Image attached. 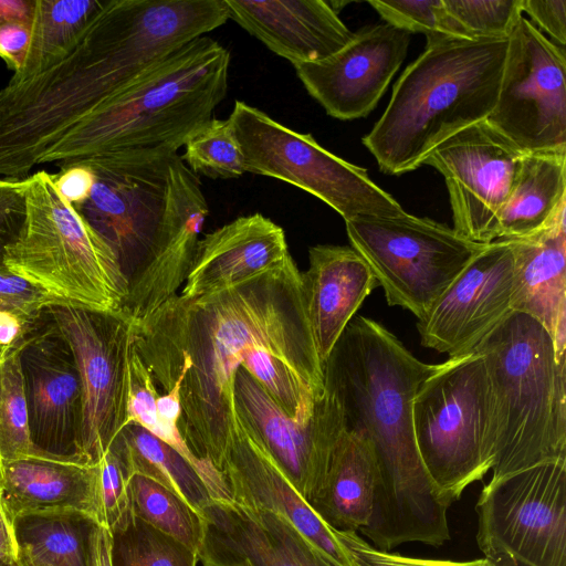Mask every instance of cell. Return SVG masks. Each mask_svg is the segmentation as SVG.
Here are the masks:
<instances>
[{
    "label": "cell",
    "mask_w": 566,
    "mask_h": 566,
    "mask_svg": "<svg viewBox=\"0 0 566 566\" xmlns=\"http://www.w3.org/2000/svg\"><path fill=\"white\" fill-rule=\"evenodd\" d=\"M345 224L350 247L368 264L388 305L408 310L418 321L486 245L406 211L359 216Z\"/></svg>",
    "instance_id": "cell-9"
},
{
    "label": "cell",
    "mask_w": 566,
    "mask_h": 566,
    "mask_svg": "<svg viewBox=\"0 0 566 566\" xmlns=\"http://www.w3.org/2000/svg\"><path fill=\"white\" fill-rule=\"evenodd\" d=\"M507 39H427L423 53L395 83L363 144L379 169L402 175L458 132L485 120L499 96Z\"/></svg>",
    "instance_id": "cell-3"
},
{
    "label": "cell",
    "mask_w": 566,
    "mask_h": 566,
    "mask_svg": "<svg viewBox=\"0 0 566 566\" xmlns=\"http://www.w3.org/2000/svg\"><path fill=\"white\" fill-rule=\"evenodd\" d=\"M337 532L353 566H499L484 557L468 562L426 559L380 551L355 532Z\"/></svg>",
    "instance_id": "cell-39"
},
{
    "label": "cell",
    "mask_w": 566,
    "mask_h": 566,
    "mask_svg": "<svg viewBox=\"0 0 566 566\" xmlns=\"http://www.w3.org/2000/svg\"><path fill=\"white\" fill-rule=\"evenodd\" d=\"M229 19L293 65L325 60L354 36L323 0H224Z\"/></svg>",
    "instance_id": "cell-21"
},
{
    "label": "cell",
    "mask_w": 566,
    "mask_h": 566,
    "mask_svg": "<svg viewBox=\"0 0 566 566\" xmlns=\"http://www.w3.org/2000/svg\"><path fill=\"white\" fill-rule=\"evenodd\" d=\"M0 481H1V460H0Z\"/></svg>",
    "instance_id": "cell-54"
},
{
    "label": "cell",
    "mask_w": 566,
    "mask_h": 566,
    "mask_svg": "<svg viewBox=\"0 0 566 566\" xmlns=\"http://www.w3.org/2000/svg\"><path fill=\"white\" fill-rule=\"evenodd\" d=\"M199 566H219V565L199 564Z\"/></svg>",
    "instance_id": "cell-53"
},
{
    "label": "cell",
    "mask_w": 566,
    "mask_h": 566,
    "mask_svg": "<svg viewBox=\"0 0 566 566\" xmlns=\"http://www.w3.org/2000/svg\"><path fill=\"white\" fill-rule=\"evenodd\" d=\"M9 348L10 347H2V346H0V365H1V363H2V360L4 358V355L7 354Z\"/></svg>",
    "instance_id": "cell-52"
},
{
    "label": "cell",
    "mask_w": 566,
    "mask_h": 566,
    "mask_svg": "<svg viewBox=\"0 0 566 566\" xmlns=\"http://www.w3.org/2000/svg\"><path fill=\"white\" fill-rule=\"evenodd\" d=\"M198 560L231 566H340L284 516L270 510L209 500L201 511Z\"/></svg>",
    "instance_id": "cell-19"
},
{
    "label": "cell",
    "mask_w": 566,
    "mask_h": 566,
    "mask_svg": "<svg viewBox=\"0 0 566 566\" xmlns=\"http://www.w3.org/2000/svg\"><path fill=\"white\" fill-rule=\"evenodd\" d=\"M112 537L109 531L99 526L93 543L92 566H112Z\"/></svg>",
    "instance_id": "cell-48"
},
{
    "label": "cell",
    "mask_w": 566,
    "mask_h": 566,
    "mask_svg": "<svg viewBox=\"0 0 566 566\" xmlns=\"http://www.w3.org/2000/svg\"><path fill=\"white\" fill-rule=\"evenodd\" d=\"M238 416L308 502L319 492L335 447L346 430L342 406L325 385L312 416L296 421L244 369L233 381Z\"/></svg>",
    "instance_id": "cell-15"
},
{
    "label": "cell",
    "mask_w": 566,
    "mask_h": 566,
    "mask_svg": "<svg viewBox=\"0 0 566 566\" xmlns=\"http://www.w3.org/2000/svg\"><path fill=\"white\" fill-rule=\"evenodd\" d=\"M0 566H22L18 558H2Z\"/></svg>",
    "instance_id": "cell-50"
},
{
    "label": "cell",
    "mask_w": 566,
    "mask_h": 566,
    "mask_svg": "<svg viewBox=\"0 0 566 566\" xmlns=\"http://www.w3.org/2000/svg\"><path fill=\"white\" fill-rule=\"evenodd\" d=\"M55 303L62 301L0 264V312L13 314L30 325L46 306Z\"/></svg>",
    "instance_id": "cell-40"
},
{
    "label": "cell",
    "mask_w": 566,
    "mask_h": 566,
    "mask_svg": "<svg viewBox=\"0 0 566 566\" xmlns=\"http://www.w3.org/2000/svg\"><path fill=\"white\" fill-rule=\"evenodd\" d=\"M565 211L566 149L524 154L499 218L496 240L532 235Z\"/></svg>",
    "instance_id": "cell-27"
},
{
    "label": "cell",
    "mask_w": 566,
    "mask_h": 566,
    "mask_svg": "<svg viewBox=\"0 0 566 566\" xmlns=\"http://www.w3.org/2000/svg\"><path fill=\"white\" fill-rule=\"evenodd\" d=\"M409 42L410 33L388 23L369 25L332 56L294 69L329 116L356 119L376 107L406 59Z\"/></svg>",
    "instance_id": "cell-18"
},
{
    "label": "cell",
    "mask_w": 566,
    "mask_h": 566,
    "mask_svg": "<svg viewBox=\"0 0 566 566\" xmlns=\"http://www.w3.org/2000/svg\"><path fill=\"white\" fill-rule=\"evenodd\" d=\"M17 545L12 520L7 513L0 496V559L18 558Z\"/></svg>",
    "instance_id": "cell-47"
},
{
    "label": "cell",
    "mask_w": 566,
    "mask_h": 566,
    "mask_svg": "<svg viewBox=\"0 0 566 566\" xmlns=\"http://www.w3.org/2000/svg\"><path fill=\"white\" fill-rule=\"evenodd\" d=\"M19 553L51 566H92L101 525L78 511L21 514L12 520Z\"/></svg>",
    "instance_id": "cell-28"
},
{
    "label": "cell",
    "mask_w": 566,
    "mask_h": 566,
    "mask_svg": "<svg viewBox=\"0 0 566 566\" xmlns=\"http://www.w3.org/2000/svg\"><path fill=\"white\" fill-rule=\"evenodd\" d=\"M302 272L306 314L324 367L337 340L378 283L350 245L317 244Z\"/></svg>",
    "instance_id": "cell-23"
},
{
    "label": "cell",
    "mask_w": 566,
    "mask_h": 566,
    "mask_svg": "<svg viewBox=\"0 0 566 566\" xmlns=\"http://www.w3.org/2000/svg\"><path fill=\"white\" fill-rule=\"evenodd\" d=\"M109 533L112 566H199L197 553L132 512Z\"/></svg>",
    "instance_id": "cell-33"
},
{
    "label": "cell",
    "mask_w": 566,
    "mask_h": 566,
    "mask_svg": "<svg viewBox=\"0 0 566 566\" xmlns=\"http://www.w3.org/2000/svg\"><path fill=\"white\" fill-rule=\"evenodd\" d=\"M375 485L376 464L369 442L363 434L345 430L310 505L333 530L357 533L369 523Z\"/></svg>",
    "instance_id": "cell-26"
},
{
    "label": "cell",
    "mask_w": 566,
    "mask_h": 566,
    "mask_svg": "<svg viewBox=\"0 0 566 566\" xmlns=\"http://www.w3.org/2000/svg\"><path fill=\"white\" fill-rule=\"evenodd\" d=\"M476 543L493 560L566 566V462H546L481 490Z\"/></svg>",
    "instance_id": "cell-11"
},
{
    "label": "cell",
    "mask_w": 566,
    "mask_h": 566,
    "mask_svg": "<svg viewBox=\"0 0 566 566\" xmlns=\"http://www.w3.org/2000/svg\"><path fill=\"white\" fill-rule=\"evenodd\" d=\"M512 240L488 243L418 321L421 345L449 357L473 352L512 312Z\"/></svg>",
    "instance_id": "cell-17"
},
{
    "label": "cell",
    "mask_w": 566,
    "mask_h": 566,
    "mask_svg": "<svg viewBox=\"0 0 566 566\" xmlns=\"http://www.w3.org/2000/svg\"><path fill=\"white\" fill-rule=\"evenodd\" d=\"M109 449L119 458L129 478L136 473L154 480L200 514L209 502L208 491L193 468L144 428L126 424Z\"/></svg>",
    "instance_id": "cell-29"
},
{
    "label": "cell",
    "mask_w": 566,
    "mask_h": 566,
    "mask_svg": "<svg viewBox=\"0 0 566 566\" xmlns=\"http://www.w3.org/2000/svg\"><path fill=\"white\" fill-rule=\"evenodd\" d=\"M229 66V51L212 38L188 42L85 117L40 165L62 168L117 151H178L224 98Z\"/></svg>",
    "instance_id": "cell-4"
},
{
    "label": "cell",
    "mask_w": 566,
    "mask_h": 566,
    "mask_svg": "<svg viewBox=\"0 0 566 566\" xmlns=\"http://www.w3.org/2000/svg\"><path fill=\"white\" fill-rule=\"evenodd\" d=\"M290 255L279 224L259 212L239 217L199 239L180 295L222 291L282 264Z\"/></svg>",
    "instance_id": "cell-22"
},
{
    "label": "cell",
    "mask_w": 566,
    "mask_h": 566,
    "mask_svg": "<svg viewBox=\"0 0 566 566\" xmlns=\"http://www.w3.org/2000/svg\"><path fill=\"white\" fill-rule=\"evenodd\" d=\"M157 386L132 345L128 367L127 421L135 423L178 452L197 472L210 500H231L222 473L198 458L184 439L179 422L159 419L156 413Z\"/></svg>",
    "instance_id": "cell-31"
},
{
    "label": "cell",
    "mask_w": 566,
    "mask_h": 566,
    "mask_svg": "<svg viewBox=\"0 0 566 566\" xmlns=\"http://www.w3.org/2000/svg\"><path fill=\"white\" fill-rule=\"evenodd\" d=\"M69 342L83 392L77 460L97 464L126 426L132 321L122 312H102L70 303L45 307Z\"/></svg>",
    "instance_id": "cell-12"
},
{
    "label": "cell",
    "mask_w": 566,
    "mask_h": 566,
    "mask_svg": "<svg viewBox=\"0 0 566 566\" xmlns=\"http://www.w3.org/2000/svg\"><path fill=\"white\" fill-rule=\"evenodd\" d=\"M25 181V217L3 262L51 296L102 312H118L128 281L112 247L59 193L52 174Z\"/></svg>",
    "instance_id": "cell-7"
},
{
    "label": "cell",
    "mask_w": 566,
    "mask_h": 566,
    "mask_svg": "<svg viewBox=\"0 0 566 566\" xmlns=\"http://www.w3.org/2000/svg\"><path fill=\"white\" fill-rule=\"evenodd\" d=\"M25 217V181L0 177V264L6 248L18 237Z\"/></svg>",
    "instance_id": "cell-41"
},
{
    "label": "cell",
    "mask_w": 566,
    "mask_h": 566,
    "mask_svg": "<svg viewBox=\"0 0 566 566\" xmlns=\"http://www.w3.org/2000/svg\"><path fill=\"white\" fill-rule=\"evenodd\" d=\"M248 172L283 180L317 197L345 221L359 216L391 217L405 210L377 186L365 168L295 132L259 108L235 101L229 116Z\"/></svg>",
    "instance_id": "cell-10"
},
{
    "label": "cell",
    "mask_w": 566,
    "mask_h": 566,
    "mask_svg": "<svg viewBox=\"0 0 566 566\" xmlns=\"http://www.w3.org/2000/svg\"><path fill=\"white\" fill-rule=\"evenodd\" d=\"M19 358L33 444L51 457L80 462L81 377L69 342L45 308L20 339Z\"/></svg>",
    "instance_id": "cell-16"
},
{
    "label": "cell",
    "mask_w": 566,
    "mask_h": 566,
    "mask_svg": "<svg viewBox=\"0 0 566 566\" xmlns=\"http://www.w3.org/2000/svg\"><path fill=\"white\" fill-rule=\"evenodd\" d=\"M181 156L195 175L212 179L239 178L245 172L243 154L230 118H211L187 139Z\"/></svg>",
    "instance_id": "cell-35"
},
{
    "label": "cell",
    "mask_w": 566,
    "mask_h": 566,
    "mask_svg": "<svg viewBox=\"0 0 566 566\" xmlns=\"http://www.w3.org/2000/svg\"><path fill=\"white\" fill-rule=\"evenodd\" d=\"M31 39V23L11 22L0 27V57L17 73L25 57Z\"/></svg>",
    "instance_id": "cell-44"
},
{
    "label": "cell",
    "mask_w": 566,
    "mask_h": 566,
    "mask_svg": "<svg viewBox=\"0 0 566 566\" xmlns=\"http://www.w3.org/2000/svg\"><path fill=\"white\" fill-rule=\"evenodd\" d=\"M74 165L95 176L88 198L74 209L115 251L128 282L161 240L203 224L209 213L200 180L178 151H117L65 167Z\"/></svg>",
    "instance_id": "cell-6"
},
{
    "label": "cell",
    "mask_w": 566,
    "mask_h": 566,
    "mask_svg": "<svg viewBox=\"0 0 566 566\" xmlns=\"http://www.w3.org/2000/svg\"><path fill=\"white\" fill-rule=\"evenodd\" d=\"M494 563L497 564L499 566H525V565L516 564V563H513V562L506 560V559L497 560Z\"/></svg>",
    "instance_id": "cell-51"
},
{
    "label": "cell",
    "mask_w": 566,
    "mask_h": 566,
    "mask_svg": "<svg viewBox=\"0 0 566 566\" xmlns=\"http://www.w3.org/2000/svg\"><path fill=\"white\" fill-rule=\"evenodd\" d=\"M449 14L472 39H507L522 12V0H443Z\"/></svg>",
    "instance_id": "cell-37"
},
{
    "label": "cell",
    "mask_w": 566,
    "mask_h": 566,
    "mask_svg": "<svg viewBox=\"0 0 566 566\" xmlns=\"http://www.w3.org/2000/svg\"><path fill=\"white\" fill-rule=\"evenodd\" d=\"M130 512L159 532L199 552L203 539V520L172 492L140 474L128 480Z\"/></svg>",
    "instance_id": "cell-32"
},
{
    "label": "cell",
    "mask_w": 566,
    "mask_h": 566,
    "mask_svg": "<svg viewBox=\"0 0 566 566\" xmlns=\"http://www.w3.org/2000/svg\"><path fill=\"white\" fill-rule=\"evenodd\" d=\"M522 12L531 17L537 29L545 31L560 48L566 43L565 0H522Z\"/></svg>",
    "instance_id": "cell-42"
},
{
    "label": "cell",
    "mask_w": 566,
    "mask_h": 566,
    "mask_svg": "<svg viewBox=\"0 0 566 566\" xmlns=\"http://www.w3.org/2000/svg\"><path fill=\"white\" fill-rule=\"evenodd\" d=\"M523 155L486 120L458 132L428 155L423 165L443 176L458 233L483 244L496 240Z\"/></svg>",
    "instance_id": "cell-14"
},
{
    "label": "cell",
    "mask_w": 566,
    "mask_h": 566,
    "mask_svg": "<svg viewBox=\"0 0 566 566\" xmlns=\"http://www.w3.org/2000/svg\"><path fill=\"white\" fill-rule=\"evenodd\" d=\"M30 325H27L13 314L0 312V346L11 347L15 345L23 337Z\"/></svg>",
    "instance_id": "cell-46"
},
{
    "label": "cell",
    "mask_w": 566,
    "mask_h": 566,
    "mask_svg": "<svg viewBox=\"0 0 566 566\" xmlns=\"http://www.w3.org/2000/svg\"><path fill=\"white\" fill-rule=\"evenodd\" d=\"M437 366L364 316L348 323L324 365L346 430L363 434L374 454L373 513L360 532L380 551L416 542L438 547L450 539V506L421 460L412 419L417 390Z\"/></svg>",
    "instance_id": "cell-2"
},
{
    "label": "cell",
    "mask_w": 566,
    "mask_h": 566,
    "mask_svg": "<svg viewBox=\"0 0 566 566\" xmlns=\"http://www.w3.org/2000/svg\"><path fill=\"white\" fill-rule=\"evenodd\" d=\"M0 496L11 520L21 514L78 511L102 526L98 463L46 457L1 461Z\"/></svg>",
    "instance_id": "cell-25"
},
{
    "label": "cell",
    "mask_w": 566,
    "mask_h": 566,
    "mask_svg": "<svg viewBox=\"0 0 566 566\" xmlns=\"http://www.w3.org/2000/svg\"><path fill=\"white\" fill-rule=\"evenodd\" d=\"M104 3L105 0H35L29 48L9 82L33 77L65 56Z\"/></svg>",
    "instance_id": "cell-30"
},
{
    "label": "cell",
    "mask_w": 566,
    "mask_h": 566,
    "mask_svg": "<svg viewBox=\"0 0 566 566\" xmlns=\"http://www.w3.org/2000/svg\"><path fill=\"white\" fill-rule=\"evenodd\" d=\"M565 212L538 232L512 240L511 310L548 332L558 359H565L566 340Z\"/></svg>",
    "instance_id": "cell-24"
},
{
    "label": "cell",
    "mask_w": 566,
    "mask_h": 566,
    "mask_svg": "<svg viewBox=\"0 0 566 566\" xmlns=\"http://www.w3.org/2000/svg\"><path fill=\"white\" fill-rule=\"evenodd\" d=\"M132 345L161 392H179L180 432L219 471L238 418L233 381L244 369L296 421L325 392L302 272L282 264L222 291L175 295L132 322Z\"/></svg>",
    "instance_id": "cell-1"
},
{
    "label": "cell",
    "mask_w": 566,
    "mask_h": 566,
    "mask_svg": "<svg viewBox=\"0 0 566 566\" xmlns=\"http://www.w3.org/2000/svg\"><path fill=\"white\" fill-rule=\"evenodd\" d=\"M128 480L122 461L108 449L98 462V500L102 526L109 532L130 513Z\"/></svg>",
    "instance_id": "cell-38"
},
{
    "label": "cell",
    "mask_w": 566,
    "mask_h": 566,
    "mask_svg": "<svg viewBox=\"0 0 566 566\" xmlns=\"http://www.w3.org/2000/svg\"><path fill=\"white\" fill-rule=\"evenodd\" d=\"M52 179L59 193L76 208L88 198L95 176L87 167L74 165L52 174Z\"/></svg>",
    "instance_id": "cell-43"
},
{
    "label": "cell",
    "mask_w": 566,
    "mask_h": 566,
    "mask_svg": "<svg viewBox=\"0 0 566 566\" xmlns=\"http://www.w3.org/2000/svg\"><path fill=\"white\" fill-rule=\"evenodd\" d=\"M19 346L20 340L8 349L0 365V460L55 458L40 451L31 440Z\"/></svg>",
    "instance_id": "cell-34"
},
{
    "label": "cell",
    "mask_w": 566,
    "mask_h": 566,
    "mask_svg": "<svg viewBox=\"0 0 566 566\" xmlns=\"http://www.w3.org/2000/svg\"><path fill=\"white\" fill-rule=\"evenodd\" d=\"M35 0H0V27L11 22H32Z\"/></svg>",
    "instance_id": "cell-45"
},
{
    "label": "cell",
    "mask_w": 566,
    "mask_h": 566,
    "mask_svg": "<svg viewBox=\"0 0 566 566\" xmlns=\"http://www.w3.org/2000/svg\"><path fill=\"white\" fill-rule=\"evenodd\" d=\"M491 397L490 481L566 462V359L533 317L511 312L474 348Z\"/></svg>",
    "instance_id": "cell-5"
},
{
    "label": "cell",
    "mask_w": 566,
    "mask_h": 566,
    "mask_svg": "<svg viewBox=\"0 0 566 566\" xmlns=\"http://www.w3.org/2000/svg\"><path fill=\"white\" fill-rule=\"evenodd\" d=\"M417 447L444 502L491 470V397L483 357H449L419 386L412 406Z\"/></svg>",
    "instance_id": "cell-8"
},
{
    "label": "cell",
    "mask_w": 566,
    "mask_h": 566,
    "mask_svg": "<svg viewBox=\"0 0 566 566\" xmlns=\"http://www.w3.org/2000/svg\"><path fill=\"white\" fill-rule=\"evenodd\" d=\"M386 23L408 33H423L427 39L449 36L472 40L449 14L443 0H369Z\"/></svg>",
    "instance_id": "cell-36"
},
{
    "label": "cell",
    "mask_w": 566,
    "mask_h": 566,
    "mask_svg": "<svg viewBox=\"0 0 566 566\" xmlns=\"http://www.w3.org/2000/svg\"><path fill=\"white\" fill-rule=\"evenodd\" d=\"M563 48L522 15L509 36L496 104L485 119L524 154L566 149Z\"/></svg>",
    "instance_id": "cell-13"
},
{
    "label": "cell",
    "mask_w": 566,
    "mask_h": 566,
    "mask_svg": "<svg viewBox=\"0 0 566 566\" xmlns=\"http://www.w3.org/2000/svg\"><path fill=\"white\" fill-rule=\"evenodd\" d=\"M18 559L22 566H51L44 562L38 560L22 553H18Z\"/></svg>",
    "instance_id": "cell-49"
},
{
    "label": "cell",
    "mask_w": 566,
    "mask_h": 566,
    "mask_svg": "<svg viewBox=\"0 0 566 566\" xmlns=\"http://www.w3.org/2000/svg\"><path fill=\"white\" fill-rule=\"evenodd\" d=\"M220 472L232 501L263 507L284 516L338 565L353 566L337 532L294 489L239 416L233 424Z\"/></svg>",
    "instance_id": "cell-20"
}]
</instances>
